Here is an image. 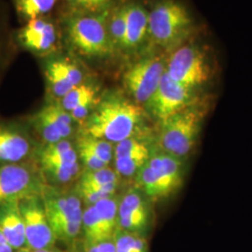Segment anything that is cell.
<instances>
[{"instance_id":"cell-16","label":"cell","mask_w":252,"mask_h":252,"mask_svg":"<svg viewBox=\"0 0 252 252\" xmlns=\"http://www.w3.org/2000/svg\"><path fill=\"white\" fill-rule=\"evenodd\" d=\"M15 39L20 45L35 54L50 53L57 41V30L44 18L34 19L19 29Z\"/></svg>"},{"instance_id":"cell-24","label":"cell","mask_w":252,"mask_h":252,"mask_svg":"<svg viewBox=\"0 0 252 252\" xmlns=\"http://www.w3.org/2000/svg\"><path fill=\"white\" fill-rule=\"evenodd\" d=\"M77 147H81L94 154L104 163L108 165L113 159V146L107 140L81 133L77 138Z\"/></svg>"},{"instance_id":"cell-1","label":"cell","mask_w":252,"mask_h":252,"mask_svg":"<svg viewBox=\"0 0 252 252\" xmlns=\"http://www.w3.org/2000/svg\"><path fill=\"white\" fill-rule=\"evenodd\" d=\"M145 121V109L121 94H108L99 99L82 123V133L119 143L140 134Z\"/></svg>"},{"instance_id":"cell-6","label":"cell","mask_w":252,"mask_h":252,"mask_svg":"<svg viewBox=\"0 0 252 252\" xmlns=\"http://www.w3.org/2000/svg\"><path fill=\"white\" fill-rule=\"evenodd\" d=\"M41 197L56 241L72 245L81 233V199L76 192L57 190L46 186Z\"/></svg>"},{"instance_id":"cell-32","label":"cell","mask_w":252,"mask_h":252,"mask_svg":"<svg viewBox=\"0 0 252 252\" xmlns=\"http://www.w3.org/2000/svg\"><path fill=\"white\" fill-rule=\"evenodd\" d=\"M9 44V42L0 43V74L2 73L3 69L8 65L9 59H10Z\"/></svg>"},{"instance_id":"cell-11","label":"cell","mask_w":252,"mask_h":252,"mask_svg":"<svg viewBox=\"0 0 252 252\" xmlns=\"http://www.w3.org/2000/svg\"><path fill=\"white\" fill-rule=\"evenodd\" d=\"M23 218L27 247L31 252L54 248L56 238L46 216L41 195H33L19 201Z\"/></svg>"},{"instance_id":"cell-15","label":"cell","mask_w":252,"mask_h":252,"mask_svg":"<svg viewBox=\"0 0 252 252\" xmlns=\"http://www.w3.org/2000/svg\"><path fill=\"white\" fill-rule=\"evenodd\" d=\"M32 152V141L21 126L0 121V164L25 162Z\"/></svg>"},{"instance_id":"cell-2","label":"cell","mask_w":252,"mask_h":252,"mask_svg":"<svg viewBox=\"0 0 252 252\" xmlns=\"http://www.w3.org/2000/svg\"><path fill=\"white\" fill-rule=\"evenodd\" d=\"M192 30V17L178 0H157L149 9V40L162 50L185 43Z\"/></svg>"},{"instance_id":"cell-9","label":"cell","mask_w":252,"mask_h":252,"mask_svg":"<svg viewBox=\"0 0 252 252\" xmlns=\"http://www.w3.org/2000/svg\"><path fill=\"white\" fill-rule=\"evenodd\" d=\"M199 91L187 88L164 73L145 108L159 124L200 101Z\"/></svg>"},{"instance_id":"cell-28","label":"cell","mask_w":252,"mask_h":252,"mask_svg":"<svg viewBox=\"0 0 252 252\" xmlns=\"http://www.w3.org/2000/svg\"><path fill=\"white\" fill-rule=\"evenodd\" d=\"M151 154H136L123 158H116L114 159L116 168L115 171L117 172L120 177H135L136 173L149 160Z\"/></svg>"},{"instance_id":"cell-3","label":"cell","mask_w":252,"mask_h":252,"mask_svg":"<svg viewBox=\"0 0 252 252\" xmlns=\"http://www.w3.org/2000/svg\"><path fill=\"white\" fill-rule=\"evenodd\" d=\"M184 177V160L158 149L136 173L135 187L155 202L176 193L182 187Z\"/></svg>"},{"instance_id":"cell-22","label":"cell","mask_w":252,"mask_h":252,"mask_svg":"<svg viewBox=\"0 0 252 252\" xmlns=\"http://www.w3.org/2000/svg\"><path fill=\"white\" fill-rule=\"evenodd\" d=\"M81 234L83 244H93L113 239L108 235L99 214L94 205L87 206L82 212Z\"/></svg>"},{"instance_id":"cell-12","label":"cell","mask_w":252,"mask_h":252,"mask_svg":"<svg viewBox=\"0 0 252 252\" xmlns=\"http://www.w3.org/2000/svg\"><path fill=\"white\" fill-rule=\"evenodd\" d=\"M151 200L136 187L119 200L118 228L146 237L153 224Z\"/></svg>"},{"instance_id":"cell-25","label":"cell","mask_w":252,"mask_h":252,"mask_svg":"<svg viewBox=\"0 0 252 252\" xmlns=\"http://www.w3.org/2000/svg\"><path fill=\"white\" fill-rule=\"evenodd\" d=\"M119 200L114 195L102 199L94 206L96 208L109 237L113 238L118 229Z\"/></svg>"},{"instance_id":"cell-14","label":"cell","mask_w":252,"mask_h":252,"mask_svg":"<svg viewBox=\"0 0 252 252\" xmlns=\"http://www.w3.org/2000/svg\"><path fill=\"white\" fill-rule=\"evenodd\" d=\"M45 78L50 93L62 99L69 91L84 81V73L70 58L57 57L46 63Z\"/></svg>"},{"instance_id":"cell-31","label":"cell","mask_w":252,"mask_h":252,"mask_svg":"<svg viewBox=\"0 0 252 252\" xmlns=\"http://www.w3.org/2000/svg\"><path fill=\"white\" fill-rule=\"evenodd\" d=\"M82 246L85 252H117L113 239L97 243L82 244Z\"/></svg>"},{"instance_id":"cell-18","label":"cell","mask_w":252,"mask_h":252,"mask_svg":"<svg viewBox=\"0 0 252 252\" xmlns=\"http://www.w3.org/2000/svg\"><path fill=\"white\" fill-rule=\"evenodd\" d=\"M98 101V87L83 81L60 99V105L70 114L74 122L83 123Z\"/></svg>"},{"instance_id":"cell-4","label":"cell","mask_w":252,"mask_h":252,"mask_svg":"<svg viewBox=\"0 0 252 252\" xmlns=\"http://www.w3.org/2000/svg\"><path fill=\"white\" fill-rule=\"evenodd\" d=\"M206 114L207 107L200 100L159 124L158 149L184 160L198 142Z\"/></svg>"},{"instance_id":"cell-8","label":"cell","mask_w":252,"mask_h":252,"mask_svg":"<svg viewBox=\"0 0 252 252\" xmlns=\"http://www.w3.org/2000/svg\"><path fill=\"white\" fill-rule=\"evenodd\" d=\"M163 54H150L132 63L124 74V85L132 100L143 107L152 98L165 73Z\"/></svg>"},{"instance_id":"cell-29","label":"cell","mask_w":252,"mask_h":252,"mask_svg":"<svg viewBox=\"0 0 252 252\" xmlns=\"http://www.w3.org/2000/svg\"><path fill=\"white\" fill-rule=\"evenodd\" d=\"M73 7L85 13H97L108 9L111 0H67Z\"/></svg>"},{"instance_id":"cell-36","label":"cell","mask_w":252,"mask_h":252,"mask_svg":"<svg viewBox=\"0 0 252 252\" xmlns=\"http://www.w3.org/2000/svg\"><path fill=\"white\" fill-rule=\"evenodd\" d=\"M14 252H31V251L28 250V249H22V250H19V251H15Z\"/></svg>"},{"instance_id":"cell-7","label":"cell","mask_w":252,"mask_h":252,"mask_svg":"<svg viewBox=\"0 0 252 252\" xmlns=\"http://www.w3.org/2000/svg\"><path fill=\"white\" fill-rule=\"evenodd\" d=\"M165 72L181 85L199 91L212 80L214 71L207 53L194 43L181 44L166 59Z\"/></svg>"},{"instance_id":"cell-20","label":"cell","mask_w":252,"mask_h":252,"mask_svg":"<svg viewBox=\"0 0 252 252\" xmlns=\"http://www.w3.org/2000/svg\"><path fill=\"white\" fill-rule=\"evenodd\" d=\"M37 158L41 166L55 165L80 170L77 150L67 139L46 144L37 153Z\"/></svg>"},{"instance_id":"cell-10","label":"cell","mask_w":252,"mask_h":252,"mask_svg":"<svg viewBox=\"0 0 252 252\" xmlns=\"http://www.w3.org/2000/svg\"><path fill=\"white\" fill-rule=\"evenodd\" d=\"M45 187L40 175L29 163L0 164V205L41 195Z\"/></svg>"},{"instance_id":"cell-13","label":"cell","mask_w":252,"mask_h":252,"mask_svg":"<svg viewBox=\"0 0 252 252\" xmlns=\"http://www.w3.org/2000/svg\"><path fill=\"white\" fill-rule=\"evenodd\" d=\"M73 119L60 104H47L31 119L32 126L46 144L66 139L73 132Z\"/></svg>"},{"instance_id":"cell-35","label":"cell","mask_w":252,"mask_h":252,"mask_svg":"<svg viewBox=\"0 0 252 252\" xmlns=\"http://www.w3.org/2000/svg\"><path fill=\"white\" fill-rule=\"evenodd\" d=\"M31 252H61L59 250H56L55 248H51V249H45V250H39V251H33Z\"/></svg>"},{"instance_id":"cell-33","label":"cell","mask_w":252,"mask_h":252,"mask_svg":"<svg viewBox=\"0 0 252 252\" xmlns=\"http://www.w3.org/2000/svg\"><path fill=\"white\" fill-rule=\"evenodd\" d=\"M15 251L9 246L8 241L6 240L5 236L0 231V252H14Z\"/></svg>"},{"instance_id":"cell-21","label":"cell","mask_w":252,"mask_h":252,"mask_svg":"<svg viewBox=\"0 0 252 252\" xmlns=\"http://www.w3.org/2000/svg\"><path fill=\"white\" fill-rule=\"evenodd\" d=\"M120 183V176L117 172L108 166L97 169H85L80 177L78 184L94 189L106 196H113Z\"/></svg>"},{"instance_id":"cell-26","label":"cell","mask_w":252,"mask_h":252,"mask_svg":"<svg viewBox=\"0 0 252 252\" xmlns=\"http://www.w3.org/2000/svg\"><path fill=\"white\" fill-rule=\"evenodd\" d=\"M57 0H15V8L19 15L30 21L42 18L54 9Z\"/></svg>"},{"instance_id":"cell-19","label":"cell","mask_w":252,"mask_h":252,"mask_svg":"<svg viewBox=\"0 0 252 252\" xmlns=\"http://www.w3.org/2000/svg\"><path fill=\"white\" fill-rule=\"evenodd\" d=\"M0 231L14 251L27 249L19 201H10L0 205Z\"/></svg>"},{"instance_id":"cell-27","label":"cell","mask_w":252,"mask_h":252,"mask_svg":"<svg viewBox=\"0 0 252 252\" xmlns=\"http://www.w3.org/2000/svg\"><path fill=\"white\" fill-rule=\"evenodd\" d=\"M117 252H149L146 237L118 228L113 236Z\"/></svg>"},{"instance_id":"cell-30","label":"cell","mask_w":252,"mask_h":252,"mask_svg":"<svg viewBox=\"0 0 252 252\" xmlns=\"http://www.w3.org/2000/svg\"><path fill=\"white\" fill-rule=\"evenodd\" d=\"M77 153L80 156V159L83 163V165L85 166V169L97 170V169H102V168H105L108 166L106 163H104L101 160H99L97 157H95L94 154L89 153L87 150H85L83 148L77 147Z\"/></svg>"},{"instance_id":"cell-23","label":"cell","mask_w":252,"mask_h":252,"mask_svg":"<svg viewBox=\"0 0 252 252\" xmlns=\"http://www.w3.org/2000/svg\"><path fill=\"white\" fill-rule=\"evenodd\" d=\"M107 26L115 52L124 51L126 35V3L108 10Z\"/></svg>"},{"instance_id":"cell-17","label":"cell","mask_w":252,"mask_h":252,"mask_svg":"<svg viewBox=\"0 0 252 252\" xmlns=\"http://www.w3.org/2000/svg\"><path fill=\"white\" fill-rule=\"evenodd\" d=\"M149 40V9L138 1L126 3V35L124 52L135 53Z\"/></svg>"},{"instance_id":"cell-5","label":"cell","mask_w":252,"mask_h":252,"mask_svg":"<svg viewBox=\"0 0 252 252\" xmlns=\"http://www.w3.org/2000/svg\"><path fill=\"white\" fill-rule=\"evenodd\" d=\"M108 9L68 19L66 33L73 48L87 57H107L115 53L108 35Z\"/></svg>"},{"instance_id":"cell-34","label":"cell","mask_w":252,"mask_h":252,"mask_svg":"<svg viewBox=\"0 0 252 252\" xmlns=\"http://www.w3.org/2000/svg\"><path fill=\"white\" fill-rule=\"evenodd\" d=\"M70 252H84V250H83V246H81V247H78L77 245H75V244H72V251Z\"/></svg>"}]
</instances>
